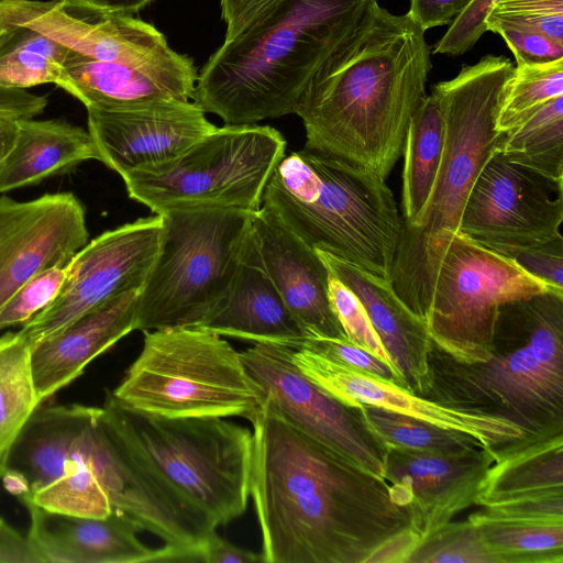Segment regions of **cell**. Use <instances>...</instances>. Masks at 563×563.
I'll list each match as a JSON object with an SVG mask.
<instances>
[{
  "label": "cell",
  "instance_id": "12",
  "mask_svg": "<svg viewBox=\"0 0 563 563\" xmlns=\"http://www.w3.org/2000/svg\"><path fill=\"white\" fill-rule=\"evenodd\" d=\"M163 231V217L155 213L87 242L68 262L57 297L25 322L19 335L31 347L113 297L141 289L158 254Z\"/></svg>",
  "mask_w": 563,
  "mask_h": 563
},
{
  "label": "cell",
  "instance_id": "17",
  "mask_svg": "<svg viewBox=\"0 0 563 563\" xmlns=\"http://www.w3.org/2000/svg\"><path fill=\"white\" fill-rule=\"evenodd\" d=\"M191 101L163 100L119 109L87 108L99 161L121 177L167 163L216 126Z\"/></svg>",
  "mask_w": 563,
  "mask_h": 563
},
{
  "label": "cell",
  "instance_id": "38",
  "mask_svg": "<svg viewBox=\"0 0 563 563\" xmlns=\"http://www.w3.org/2000/svg\"><path fill=\"white\" fill-rule=\"evenodd\" d=\"M484 23L486 31L512 27L563 44V0H498Z\"/></svg>",
  "mask_w": 563,
  "mask_h": 563
},
{
  "label": "cell",
  "instance_id": "5",
  "mask_svg": "<svg viewBox=\"0 0 563 563\" xmlns=\"http://www.w3.org/2000/svg\"><path fill=\"white\" fill-rule=\"evenodd\" d=\"M429 367L430 400L505 419L527 438L563 433V294L500 306L486 361L459 363L432 345Z\"/></svg>",
  "mask_w": 563,
  "mask_h": 563
},
{
  "label": "cell",
  "instance_id": "46",
  "mask_svg": "<svg viewBox=\"0 0 563 563\" xmlns=\"http://www.w3.org/2000/svg\"><path fill=\"white\" fill-rule=\"evenodd\" d=\"M198 562L205 563H264L263 556L238 548L219 537L217 531L206 539L198 554Z\"/></svg>",
  "mask_w": 563,
  "mask_h": 563
},
{
  "label": "cell",
  "instance_id": "10",
  "mask_svg": "<svg viewBox=\"0 0 563 563\" xmlns=\"http://www.w3.org/2000/svg\"><path fill=\"white\" fill-rule=\"evenodd\" d=\"M286 144L268 125L225 124L174 159L122 178L129 197L156 214L190 207L254 212Z\"/></svg>",
  "mask_w": 563,
  "mask_h": 563
},
{
  "label": "cell",
  "instance_id": "47",
  "mask_svg": "<svg viewBox=\"0 0 563 563\" xmlns=\"http://www.w3.org/2000/svg\"><path fill=\"white\" fill-rule=\"evenodd\" d=\"M43 108L42 96L24 89L0 87V115L15 119L35 118Z\"/></svg>",
  "mask_w": 563,
  "mask_h": 563
},
{
  "label": "cell",
  "instance_id": "15",
  "mask_svg": "<svg viewBox=\"0 0 563 563\" xmlns=\"http://www.w3.org/2000/svg\"><path fill=\"white\" fill-rule=\"evenodd\" d=\"M2 22L29 26L103 62L152 66L184 56L173 51L153 25L79 0H0Z\"/></svg>",
  "mask_w": 563,
  "mask_h": 563
},
{
  "label": "cell",
  "instance_id": "31",
  "mask_svg": "<svg viewBox=\"0 0 563 563\" xmlns=\"http://www.w3.org/2000/svg\"><path fill=\"white\" fill-rule=\"evenodd\" d=\"M499 150L509 161L563 183V96L503 132Z\"/></svg>",
  "mask_w": 563,
  "mask_h": 563
},
{
  "label": "cell",
  "instance_id": "29",
  "mask_svg": "<svg viewBox=\"0 0 563 563\" xmlns=\"http://www.w3.org/2000/svg\"><path fill=\"white\" fill-rule=\"evenodd\" d=\"M445 133L443 104L439 93L432 89L413 113L404 142V228L416 225L428 206L443 158Z\"/></svg>",
  "mask_w": 563,
  "mask_h": 563
},
{
  "label": "cell",
  "instance_id": "19",
  "mask_svg": "<svg viewBox=\"0 0 563 563\" xmlns=\"http://www.w3.org/2000/svg\"><path fill=\"white\" fill-rule=\"evenodd\" d=\"M495 460L486 448L450 455L387 449L385 481L421 539L475 504Z\"/></svg>",
  "mask_w": 563,
  "mask_h": 563
},
{
  "label": "cell",
  "instance_id": "44",
  "mask_svg": "<svg viewBox=\"0 0 563 563\" xmlns=\"http://www.w3.org/2000/svg\"><path fill=\"white\" fill-rule=\"evenodd\" d=\"M499 34L512 52L517 64H538L563 58V44L537 32L503 27Z\"/></svg>",
  "mask_w": 563,
  "mask_h": 563
},
{
  "label": "cell",
  "instance_id": "16",
  "mask_svg": "<svg viewBox=\"0 0 563 563\" xmlns=\"http://www.w3.org/2000/svg\"><path fill=\"white\" fill-rule=\"evenodd\" d=\"M89 238L82 203L71 192L30 201L0 198V309L38 273L66 265Z\"/></svg>",
  "mask_w": 563,
  "mask_h": 563
},
{
  "label": "cell",
  "instance_id": "18",
  "mask_svg": "<svg viewBox=\"0 0 563 563\" xmlns=\"http://www.w3.org/2000/svg\"><path fill=\"white\" fill-rule=\"evenodd\" d=\"M296 367L322 390L346 406H373L468 434L487 449L498 450L525 437L516 424L478 411L455 408L336 364L308 349H290Z\"/></svg>",
  "mask_w": 563,
  "mask_h": 563
},
{
  "label": "cell",
  "instance_id": "48",
  "mask_svg": "<svg viewBox=\"0 0 563 563\" xmlns=\"http://www.w3.org/2000/svg\"><path fill=\"white\" fill-rule=\"evenodd\" d=\"M419 541L420 536L413 528L406 529L378 547L366 563H408Z\"/></svg>",
  "mask_w": 563,
  "mask_h": 563
},
{
  "label": "cell",
  "instance_id": "1",
  "mask_svg": "<svg viewBox=\"0 0 563 563\" xmlns=\"http://www.w3.org/2000/svg\"><path fill=\"white\" fill-rule=\"evenodd\" d=\"M251 497L264 563H366L412 528L388 483L299 432L265 404L251 421Z\"/></svg>",
  "mask_w": 563,
  "mask_h": 563
},
{
  "label": "cell",
  "instance_id": "34",
  "mask_svg": "<svg viewBox=\"0 0 563 563\" xmlns=\"http://www.w3.org/2000/svg\"><path fill=\"white\" fill-rule=\"evenodd\" d=\"M374 437L386 449L437 454H464L483 446L468 434L373 406H357ZM487 449V448H486Z\"/></svg>",
  "mask_w": 563,
  "mask_h": 563
},
{
  "label": "cell",
  "instance_id": "13",
  "mask_svg": "<svg viewBox=\"0 0 563 563\" xmlns=\"http://www.w3.org/2000/svg\"><path fill=\"white\" fill-rule=\"evenodd\" d=\"M241 357L268 409L349 463L385 479L387 451L358 407L344 405L309 380L291 362L287 346L257 342Z\"/></svg>",
  "mask_w": 563,
  "mask_h": 563
},
{
  "label": "cell",
  "instance_id": "49",
  "mask_svg": "<svg viewBox=\"0 0 563 563\" xmlns=\"http://www.w3.org/2000/svg\"><path fill=\"white\" fill-rule=\"evenodd\" d=\"M0 563H43L27 537L0 519Z\"/></svg>",
  "mask_w": 563,
  "mask_h": 563
},
{
  "label": "cell",
  "instance_id": "21",
  "mask_svg": "<svg viewBox=\"0 0 563 563\" xmlns=\"http://www.w3.org/2000/svg\"><path fill=\"white\" fill-rule=\"evenodd\" d=\"M27 539L43 563H146L177 562L167 547L153 549L137 533L142 528L112 510L104 518H82L47 511L30 500Z\"/></svg>",
  "mask_w": 563,
  "mask_h": 563
},
{
  "label": "cell",
  "instance_id": "26",
  "mask_svg": "<svg viewBox=\"0 0 563 563\" xmlns=\"http://www.w3.org/2000/svg\"><path fill=\"white\" fill-rule=\"evenodd\" d=\"M10 151L0 162V192L38 184L98 159L88 130L64 120L18 119Z\"/></svg>",
  "mask_w": 563,
  "mask_h": 563
},
{
  "label": "cell",
  "instance_id": "3",
  "mask_svg": "<svg viewBox=\"0 0 563 563\" xmlns=\"http://www.w3.org/2000/svg\"><path fill=\"white\" fill-rule=\"evenodd\" d=\"M95 424L159 512L200 550L251 497L253 431L227 418H167L108 394Z\"/></svg>",
  "mask_w": 563,
  "mask_h": 563
},
{
  "label": "cell",
  "instance_id": "51",
  "mask_svg": "<svg viewBox=\"0 0 563 563\" xmlns=\"http://www.w3.org/2000/svg\"><path fill=\"white\" fill-rule=\"evenodd\" d=\"M107 11L133 15L153 0H79Z\"/></svg>",
  "mask_w": 563,
  "mask_h": 563
},
{
  "label": "cell",
  "instance_id": "28",
  "mask_svg": "<svg viewBox=\"0 0 563 563\" xmlns=\"http://www.w3.org/2000/svg\"><path fill=\"white\" fill-rule=\"evenodd\" d=\"M496 451L475 505L488 506L551 490H563V433L515 441Z\"/></svg>",
  "mask_w": 563,
  "mask_h": 563
},
{
  "label": "cell",
  "instance_id": "50",
  "mask_svg": "<svg viewBox=\"0 0 563 563\" xmlns=\"http://www.w3.org/2000/svg\"><path fill=\"white\" fill-rule=\"evenodd\" d=\"M266 0H221L222 18L227 24L225 40H230L247 23Z\"/></svg>",
  "mask_w": 563,
  "mask_h": 563
},
{
  "label": "cell",
  "instance_id": "6",
  "mask_svg": "<svg viewBox=\"0 0 563 563\" xmlns=\"http://www.w3.org/2000/svg\"><path fill=\"white\" fill-rule=\"evenodd\" d=\"M505 56L485 55L459 75L433 86L445 115V146L428 206L416 225L401 227L391 273L393 288L424 322L439 265L459 231L461 217L482 168L500 146L496 118L514 74Z\"/></svg>",
  "mask_w": 563,
  "mask_h": 563
},
{
  "label": "cell",
  "instance_id": "11",
  "mask_svg": "<svg viewBox=\"0 0 563 563\" xmlns=\"http://www.w3.org/2000/svg\"><path fill=\"white\" fill-rule=\"evenodd\" d=\"M550 290L508 257L457 231L439 265L424 324L433 345L452 360L484 362L500 306Z\"/></svg>",
  "mask_w": 563,
  "mask_h": 563
},
{
  "label": "cell",
  "instance_id": "27",
  "mask_svg": "<svg viewBox=\"0 0 563 563\" xmlns=\"http://www.w3.org/2000/svg\"><path fill=\"white\" fill-rule=\"evenodd\" d=\"M97 409L82 405L36 408L15 439L5 468L23 474L30 494L48 485L64 474Z\"/></svg>",
  "mask_w": 563,
  "mask_h": 563
},
{
  "label": "cell",
  "instance_id": "23",
  "mask_svg": "<svg viewBox=\"0 0 563 563\" xmlns=\"http://www.w3.org/2000/svg\"><path fill=\"white\" fill-rule=\"evenodd\" d=\"M328 271L361 301L404 387L424 396L430 387L432 341L426 324L401 301L389 279L316 250Z\"/></svg>",
  "mask_w": 563,
  "mask_h": 563
},
{
  "label": "cell",
  "instance_id": "53",
  "mask_svg": "<svg viewBox=\"0 0 563 563\" xmlns=\"http://www.w3.org/2000/svg\"><path fill=\"white\" fill-rule=\"evenodd\" d=\"M15 118L0 115V162L10 151L16 134Z\"/></svg>",
  "mask_w": 563,
  "mask_h": 563
},
{
  "label": "cell",
  "instance_id": "33",
  "mask_svg": "<svg viewBox=\"0 0 563 563\" xmlns=\"http://www.w3.org/2000/svg\"><path fill=\"white\" fill-rule=\"evenodd\" d=\"M38 406L30 345L18 332L5 333L0 338V478L15 439Z\"/></svg>",
  "mask_w": 563,
  "mask_h": 563
},
{
  "label": "cell",
  "instance_id": "30",
  "mask_svg": "<svg viewBox=\"0 0 563 563\" xmlns=\"http://www.w3.org/2000/svg\"><path fill=\"white\" fill-rule=\"evenodd\" d=\"M70 48L25 25L0 23V87L24 89L58 81Z\"/></svg>",
  "mask_w": 563,
  "mask_h": 563
},
{
  "label": "cell",
  "instance_id": "8",
  "mask_svg": "<svg viewBox=\"0 0 563 563\" xmlns=\"http://www.w3.org/2000/svg\"><path fill=\"white\" fill-rule=\"evenodd\" d=\"M122 406L167 418H244L265 395L241 353L201 328L144 331L139 356L111 393Z\"/></svg>",
  "mask_w": 563,
  "mask_h": 563
},
{
  "label": "cell",
  "instance_id": "36",
  "mask_svg": "<svg viewBox=\"0 0 563 563\" xmlns=\"http://www.w3.org/2000/svg\"><path fill=\"white\" fill-rule=\"evenodd\" d=\"M563 96V58L517 64L497 112L496 128L505 132L545 102Z\"/></svg>",
  "mask_w": 563,
  "mask_h": 563
},
{
  "label": "cell",
  "instance_id": "54",
  "mask_svg": "<svg viewBox=\"0 0 563 563\" xmlns=\"http://www.w3.org/2000/svg\"><path fill=\"white\" fill-rule=\"evenodd\" d=\"M1 519V518H0Z\"/></svg>",
  "mask_w": 563,
  "mask_h": 563
},
{
  "label": "cell",
  "instance_id": "45",
  "mask_svg": "<svg viewBox=\"0 0 563 563\" xmlns=\"http://www.w3.org/2000/svg\"><path fill=\"white\" fill-rule=\"evenodd\" d=\"M473 0H411L408 15L426 32L451 24Z\"/></svg>",
  "mask_w": 563,
  "mask_h": 563
},
{
  "label": "cell",
  "instance_id": "40",
  "mask_svg": "<svg viewBox=\"0 0 563 563\" xmlns=\"http://www.w3.org/2000/svg\"><path fill=\"white\" fill-rule=\"evenodd\" d=\"M67 264L45 269L21 286L0 309V330L23 325L47 307L67 278Z\"/></svg>",
  "mask_w": 563,
  "mask_h": 563
},
{
  "label": "cell",
  "instance_id": "32",
  "mask_svg": "<svg viewBox=\"0 0 563 563\" xmlns=\"http://www.w3.org/2000/svg\"><path fill=\"white\" fill-rule=\"evenodd\" d=\"M475 527L492 563H563V525L505 521L472 512Z\"/></svg>",
  "mask_w": 563,
  "mask_h": 563
},
{
  "label": "cell",
  "instance_id": "2",
  "mask_svg": "<svg viewBox=\"0 0 563 563\" xmlns=\"http://www.w3.org/2000/svg\"><path fill=\"white\" fill-rule=\"evenodd\" d=\"M430 54L418 23L375 4L321 65L296 108L303 148L386 179L427 96Z\"/></svg>",
  "mask_w": 563,
  "mask_h": 563
},
{
  "label": "cell",
  "instance_id": "41",
  "mask_svg": "<svg viewBox=\"0 0 563 563\" xmlns=\"http://www.w3.org/2000/svg\"><path fill=\"white\" fill-rule=\"evenodd\" d=\"M328 291L332 309L347 340L371 352L396 371L358 298L331 273Z\"/></svg>",
  "mask_w": 563,
  "mask_h": 563
},
{
  "label": "cell",
  "instance_id": "39",
  "mask_svg": "<svg viewBox=\"0 0 563 563\" xmlns=\"http://www.w3.org/2000/svg\"><path fill=\"white\" fill-rule=\"evenodd\" d=\"M483 245L508 257L523 272L544 283L552 291L563 294L562 234L532 244L506 245L489 243Z\"/></svg>",
  "mask_w": 563,
  "mask_h": 563
},
{
  "label": "cell",
  "instance_id": "14",
  "mask_svg": "<svg viewBox=\"0 0 563 563\" xmlns=\"http://www.w3.org/2000/svg\"><path fill=\"white\" fill-rule=\"evenodd\" d=\"M563 184L492 154L465 203L459 232L482 244L523 245L561 234Z\"/></svg>",
  "mask_w": 563,
  "mask_h": 563
},
{
  "label": "cell",
  "instance_id": "37",
  "mask_svg": "<svg viewBox=\"0 0 563 563\" xmlns=\"http://www.w3.org/2000/svg\"><path fill=\"white\" fill-rule=\"evenodd\" d=\"M408 563H492V560L468 520H451L421 538Z\"/></svg>",
  "mask_w": 563,
  "mask_h": 563
},
{
  "label": "cell",
  "instance_id": "7",
  "mask_svg": "<svg viewBox=\"0 0 563 563\" xmlns=\"http://www.w3.org/2000/svg\"><path fill=\"white\" fill-rule=\"evenodd\" d=\"M262 207L310 247L390 280L401 217L385 178L302 148L284 155Z\"/></svg>",
  "mask_w": 563,
  "mask_h": 563
},
{
  "label": "cell",
  "instance_id": "22",
  "mask_svg": "<svg viewBox=\"0 0 563 563\" xmlns=\"http://www.w3.org/2000/svg\"><path fill=\"white\" fill-rule=\"evenodd\" d=\"M190 58L152 66L103 62L70 49L56 85L87 108L119 109L134 104L190 101L197 81Z\"/></svg>",
  "mask_w": 563,
  "mask_h": 563
},
{
  "label": "cell",
  "instance_id": "35",
  "mask_svg": "<svg viewBox=\"0 0 563 563\" xmlns=\"http://www.w3.org/2000/svg\"><path fill=\"white\" fill-rule=\"evenodd\" d=\"M20 500L56 514L104 518L112 512L110 498L90 464L78 453L67 461L64 474Z\"/></svg>",
  "mask_w": 563,
  "mask_h": 563
},
{
  "label": "cell",
  "instance_id": "43",
  "mask_svg": "<svg viewBox=\"0 0 563 563\" xmlns=\"http://www.w3.org/2000/svg\"><path fill=\"white\" fill-rule=\"evenodd\" d=\"M498 0H473V2L455 18L448 31L435 44L434 53L451 56L462 55L476 44L486 32L485 19Z\"/></svg>",
  "mask_w": 563,
  "mask_h": 563
},
{
  "label": "cell",
  "instance_id": "52",
  "mask_svg": "<svg viewBox=\"0 0 563 563\" xmlns=\"http://www.w3.org/2000/svg\"><path fill=\"white\" fill-rule=\"evenodd\" d=\"M4 488L19 498L30 494V485L27 479L20 472L5 468L2 476Z\"/></svg>",
  "mask_w": 563,
  "mask_h": 563
},
{
  "label": "cell",
  "instance_id": "20",
  "mask_svg": "<svg viewBox=\"0 0 563 563\" xmlns=\"http://www.w3.org/2000/svg\"><path fill=\"white\" fill-rule=\"evenodd\" d=\"M251 235L261 263L305 339H345L329 299L330 273L317 251L267 209L252 213Z\"/></svg>",
  "mask_w": 563,
  "mask_h": 563
},
{
  "label": "cell",
  "instance_id": "42",
  "mask_svg": "<svg viewBox=\"0 0 563 563\" xmlns=\"http://www.w3.org/2000/svg\"><path fill=\"white\" fill-rule=\"evenodd\" d=\"M298 347L308 349L336 364L404 387L400 375L389 364L349 340L303 339Z\"/></svg>",
  "mask_w": 563,
  "mask_h": 563
},
{
  "label": "cell",
  "instance_id": "25",
  "mask_svg": "<svg viewBox=\"0 0 563 563\" xmlns=\"http://www.w3.org/2000/svg\"><path fill=\"white\" fill-rule=\"evenodd\" d=\"M221 336L297 349L305 336L266 274L252 235L233 284L200 327Z\"/></svg>",
  "mask_w": 563,
  "mask_h": 563
},
{
  "label": "cell",
  "instance_id": "24",
  "mask_svg": "<svg viewBox=\"0 0 563 563\" xmlns=\"http://www.w3.org/2000/svg\"><path fill=\"white\" fill-rule=\"evenodd\" d=\"M140 289L122 292L30 347L40 405L81 375L97 356L134 330Z\"/></svg>",
  "mask_w": 563,
  "mask_h": 563
},
{
  "label": "cell",
  "instance_id": "4",
  "mask_svg": "<svg viewBox=\"0 0 563 563\" xmlns=\"http://www.w3.org/2000/svg\"><path fill=\"white\" fill-rule=\"evenodd\" d=\"M377 0H266L209 57L192 96L225 124L295 113L313 76Z\"/></svg>",
  "mask_w": 563,
  "mask_h": 563
},
{
  "label": "cell",
  "instance_id": "9",
  "mask_svg": "<svg viewBox=\"0 0 563 563\" xmlns=\"http://www.w3.org/2000/svg\"><path fill=\"white\" fill-rule=\"evenodd\" d=\"M252 213L217 207L161 213L163 238L139 291L134 330L200 328L233 284L251 235Z\"/></svg>",
  "mask_w": 563,
  "mask_h": 563
}]
</instances>
